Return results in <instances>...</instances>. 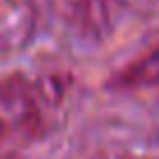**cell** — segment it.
Masks as SVG:
<instances>
[{
	"mask_svg": "<svg viewBox=\"0 0 159 159\" xmlns=\"http://www.w3.org/2000/svg\"><path fill=\"white\" fill-rule=\"evenodd\" d=\"M7 140H10V136H7V134H5V129L0 126V148H2V145H5Z\"/></svg>",
	"mask_w": 159,
	"mask_h": 159,
	"instance_id": "obj_4",
	"label": "cell"
},
{
	"mask_svg": "<svg viewBox=\"0 0 159 159\" xmlns=\"http://www.w3.org/2000/svg\"><path fill=\"white\" fill-rule=\"evenodd\" d=\"M70 89H73V80L70 75H45V77L30 82V91L35 98V108L40 112V119L45 124V131L49 129V119L63 110L68 103Z\"/></svg>",
	"mask_w": 159,
	"mask_h": 159,
	"instance_id": "obj_2",
	"label": "cell"
},
{
	"mask_svg": "<svg viewBox=\"0 0 159 159\" xmlns=\"http://www.w3.org/2000/svg\"><path fill=\"white\" fill-rule=\"evenodd\" d=\"M0 126L7 136L38 138L47 134L35 108L30 82L21 77H10L0 84Z\"/></svg>",
	"mask_w": 159,
	"mask_h": 159,
	"instance_id": "obj_1",
	"label": "cell"
},
{
	"mask_svg": "<svg viewBox=\"0 0 159 159\" xmlns=\"http://www.w3.org/2000/svg\"><path fill=\"white\" fill-rule=\"evenodd\" d=\"M115 87H154L159 84V47L154 52H150L148 56L138 59L136 63H131L129 68H124L122 73L115 77Z\"/></svg>",
	"mask_w": 159,
	"mask_h": 159,
	"instance_id": "obj_3",
	"label": "cell"
}]
</instances>
